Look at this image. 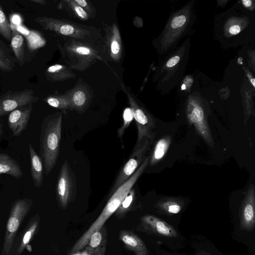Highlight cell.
<instances>
[{"label": "cell", "mask_w": 255, "mask_h": 255, "mask_svg": "<svg viewBox=\"0 0 255 255\" xmlns=\"http://www.w3.org/2000/svg\"><path fill=\"white\" fill-rule=\"evenodd\" d=\"M62 117L58 114L46 117L41 125L39 153L44 166V173L48 176L56 165L59 154L61 139Z\"/></svg>", "instance_id": "1"}, {"label": "cell", "mask_w": 255, "mask_h": 255, "mask_svg": "<svg viewBox=\"0 0 255 255\" xmlns=\"http://www.w3.org/2000/svg\"><path fill=\"white\" fill-rule=\"evenodd\" d=\"M32 205L33 201L29 198L17 199L12 204L6 224L2 255H9L18 229Z\"/></svg>", "instance_id": "2"}, {"label": "cell", "mask_w": 255, "mask_h": 255, "mask_svg": "<svg viewBox=\"0 0 255 255\" xmlns=\"http://www.w3.org/2000/svg\"><path fill=\"white\" fill-rule=\"evenodd\" d=\"M76 180L67 161L63 163L57 178L56 199L60 207L66 209L76 197Z\"/></svg>", "instance_id": "3"}, {"label": "cell", "mask_w": 255, "mask_h": 255, "mask_svg": "<svg viewBox=\"0 0 255 255\" xmlns=\"http://www.w3.org/2000/svg\"><path fill=\"white\" fill-rule=\"evenodd\" d=\"M151 145L147 138L136 142L129 159L122 167L113 185L109 195H111L120 186L127 181L140 166Z\"/></svg>", "instance_id": "4"}, {"label": "cell", "mask_w": 255, "mask_h": 255, "mask_svg": "<svg viewBox=\"0 0 255 255\" xmlns=\"http://www.w3.org/2000/svg\"><path fill=\"white\" fill-rule=\"evenodd\" d=\"M38 99L31 89L8 91L0 96V118L17 108L33 104Z\"/></svg>", "instance_id": "5"}, {"label": "cell", "mask_w": 255, "mask_h": 255, "mask_svg": "<svg viewBox=\"0 0 255 255\" xmlns=\"http://www.w3.org/2000/svg\"><path fill=\"white\" fill-rule=\"evenodd\" d=\"M137 230L148 235L160 237L175 238L177 236V231L173 227L161 219L151 215H144L140 218Z\"/></svg>", "instance_id": "6"}, {"label": "cell", "mask_w": 255, "mask_h": 255, "mask_svg": "<svg viewBox=\"0 0 255 255\" xmlns=\"http://www.w3.org/2000/svg\"><path fill=\"white\" fill-rule=\"evenodd\" d=\"M187 118L190 124L194 126L198 134L210 147H213V136L202 108L195 104L191 105Z\"/></svg>", "instance_id": "7"}, {"label": "cell", "mask_w": 255, "mask_h": 255, "mask_svg": "<svg viewBox=\"0 0 255 255\" xmlns=\"http://www.w3.org/2000/svg\"><path fill=\"white\" fill-rule=\"evenodd\" d=\"M255 226V186L251 184L241 204L240 227L242 230L251 232Z\"/></svg>", "instance_id": "8"}, {"label": "cell", "mask_w": 255, "mask_h": 255, "mask_svg": "<svg viewBox=\"0 0 255 255\" xmlns=\"http://www.w3.org/2000/svg\"><path fill=\"white\" fill-rule=\"evenodd\" d=\"M132 110L133 118L135 120L137 128V139L136 142H140L142 139L147 138L150 144L153 143L155 133L153 131L155 127L154 120L139 107L133 105Z\"/></svg>", "instance_id": "9"}, {"label": "cell", "mask_w": 255, "mask_h": 255, "mask_svg": "<svg viewBox=\"0 0 255 255\" xmlns=\"http://www.w3.org/2000/svg\"><path fill=\"white\" fill-rule=\"evenodd\" d=\"M32 108L33 104H29L17 108L8 114V126L13 136H19L26 129Z\"/></svg>", "instance_id": "10"}, {"label": "cell", "mask_w": 255, "mask_h": 255, "mask_svg": "<svg viewBox=\"0 0 255 255\" xmlns=\"http://www.w3.org/2000/svg\"><path fill=\"white\" fill-rule=\"evenodd\" d=\"M108 242L107 227L103 226L91 236L85 247L87 255H105Z\"/></svg>", "instance_id": "11"}, {"label": "cell", "mask_w": 255, "mask_h": 255, "mask_svg": "<svg viewBox=\"0 0 255 255\" xmlns=\"http://www.w3.org/2000/svg\"><path fill=\"white\" fill-rule=\"evenodd\" d=\"M119 239L125 248L133 252L135 255H149L148 250L143 241L131 231L120 230Z\"/></svg>", "instance_id": "12"}, {"label": "cell", "mask_w": 255, "mask_h": 255, "mask_svg": "<svg viewBox=\"0 0 255 255\" xmlns=\"http://www.w3.org/2000/svg\"><path fill=\"white\" fill-rule=\"evenodd\" d=\"M40 217L38 214L31 218L25 229L19 236L16 248L11 255H20L28 245L32 237L38 230Z\"/></svg>", "instance_id": "13"}, {"label": "cell", "mask_w": 255, "mask_h": 255, "mask_svg": "<svg viewBox=\"0 0 255 255\" xmlns=\"http://www.w3.org/2000/svg\"><path fill=\"white\" fill-rule=\"evenodd\" d=\"M30 159V174L34 186L40 188L43 184L44 166L40 156L35 152L32 145L28 144Z\"/></svg>", "instance_id": "14"}, {"label": "cell", "mask_w": 255, "mask_h": 255, "mask_svg": "<svg viewBox=\"0 0 255 255\" xmlns=\"http://www.w3.org/2000/svg\"><path fill=\"white\" fill-rule=\"evenodd\" d=\"M4 174L20 179L23 172L19 164L5 153H0V175Z\"/></svg>", "instance_id": "15"}, {"label": "cell", "mask_w": 255, "mask_h": 255, "mask_svg": "<svg viewBox=\"0 0 255 255\" xmlns=\"http://www.w3.org/2000/svg\"><path fill=\"white\" fill-rule=\"evenodd\" d=\"M183 201L177 198H162L155 204V208L161 214L172 215L179 213L184 207Z\"/></svg>", "instance_id": "16"}, {"label": "cell", "mask_w": 255, "mask_h": 255, "mask_svg": "<svg viewBox=\"0 0 255 255\" xmlns=\"http://www.w3.org/2000/svg\"><path fill=\"white\" fill-rule=\"evenodd\" d=\"M172 138L169 135H165L160 138L155 143L150 155L149 164L153 166L163 159L171 143Z\"/></svg>", "instance_id": "17"}, {"label": "cell", "mask_w": 255, "mask_h": 255, "mask_svg": "<svg viewBox=\"0 0 255 255\" xmlns=\"http://www.w3.org/2000/svg\"><path fill=\"white\" fill-rule=\"evenodd\" d=\"M12 35L10 45L14 57L19 66L24 64L25 59V42L24 39L21 33L15 28H11Z\"/></svg>", "instance_id": "18"}, {"label": "cell", "mask_w": 255, "mask_h": 255, "mask_svg": "<svg viewBox=\"0 0 255 255\" xmlns=\"http://www.w3.org/2000/svg\"><path fill=\"white\" fill-rule=\"evenodd\" d=\"M17 61L9 48L0 39V71L10 72L14 69Z\"/></svg>", "instance_id": "19"}, {"label": "cell", "mask_w": 255, "mask_h": 255, "mask_svg": "<svg viewBox=\"0 0 255 255\" xmlns=\"http://www.w3.org/2000/svg\"><path fill=\"white\" fill-rule=\"evenodd\" d=\"M135 199V192L134 188H131L124 198L120 206L115 212L116 217L119 219L124 218L127 214L131 211Z\"/></svg>", "instance_id": "20"}, {"label": "cell", "mask_w": 255, "mask_h": 255, "mask_svg": "<svg viewBox=\"0 0 255 255\" xmlns=\"http://www.w3.org/2000/svg\"><path fill=\"white\" fill-rule=\"evenodd\" d=\"M0 34L6 40L10 41L12 29L10 23L0 5Z\"/></svg>", "instance_id": "21"}, {"label": "cell", "mask_w": 255, "mask_h": 255, "mask_svg": "<svg viewBox=\"0 0 255 255\" xmlns=\"http://www.w3.org/2000/svg\"><path fill=\"white\" fill-rule=\"evenodd\" d=\"M123 118V124L117 131L118 136L121 139L122 142L125 131L128 127L133 119V113L132 109L130 108H126L124 111Z\"/></svg>", "instance_id": "22"}, {"label": "cell", "mask_w": 255, "mask_h": 255, "mask_svg": "<svg viewBox=\"0 0 255 255\" xmlns=\"http://www.w3.org/2000/svg\"><path fill=\"white\" fill-rule=\"evenodd\" d=\"M86 101L85 94L81 91L76 92L73 96V101L77 109H81Z\"/></svg>", "instance_id": "23"}, {"label": "cell", "mask_w": 255, "mask_h": 255, "mask_svg": "<svg viewBox=\"0 0 255 255\" xmlns=\"http://www.w3.org/2000/svg\"><path fill=\"white\" fill-rule=\"evenodd\" d=\"M186 21V17L184 15H180L174 17L171 22V26L173 28H178L184 25Z\"/></svg>", "instance_id": "24"}, {"label": "cell", "mask_w": 255, "mask_h": 255, "mask_svg": "<svg viewBox=\"0 0 255 255\" xmlns=\"http://www.w3.org/2000/svg\"><path fill=\"white\" fill-rule=\"evenodd\" d=\"M59 31L63 35H70L73 33L74 29L71 25L65 24L60 27Z\"/></svg>", "instance_id": "25"}, {"label": "cell", "mask_w": 255, "mask_h": 255, "mask_svg": "<svg viewBox=\"0 0 255 255\" xmlns=\"http://www.w3.org/2000/svg\"><path fill=\"white\" fill-rule=\"evenodd\" d=\"M62 68L63 66L60 64L52 65L48 68L46 73L47 74L56 73L62 69Z\"/></svg>", "instance_id": "26"}, {"label": "cell", "mask_w": 255, "mask_h": 255, "mask_svg": "<svg viewBox=\"0 0 255 255\" xmlns=\"http://www.w3.org/2000/svg\"><path fill=\"white\" fill-rule=\"evenodd\" d=\"M180 60V57L178 56H175L170 59L166 63L168 67H172L176 65Z\"/></svg>", "instance_id": "27"}, {"label": "cell", "mask_w": 255, "mask_h": 255, "mask_svg": "<svg viewBox=\"0 0 255 255\" xmlns=\"http://www.w3.org/2000/svg\"><path fill=\"white\" fill-rule=\"evenodd\" d=\"M75 10L77 14L82 18H85L87 16L86 11L80 6H76L75 7Z\"/></svg>", "instance_id": "28"}, {"label": "cell", "mask_w": 255, "mask_h": 255, "mask_svg": "<svg viewBox=\"0 0 255 255\" xmlns=\"http://www.w3.org/2000/svg\"><path fill=\"white\" fill-rule=\"evenodd\" d=\"M120 46L117 41L114 40L111 44V51L113 54H117L120 51Z\"/></svg>", "instance_id": "29"}, {"label": "cell", "mask_w": 255, "mask_h": 255, "mask_svg": "<svg viewBox=\"0 0 255 255\" xmlns=\"http://www.w3.org/2000/svg\"><path fill=\"white\" fill-rule=\"evenodd\" d=\"M77 53L82 55H88L90 53V50L89 48L83 47H79L76 49Z\"/></svg>", "instance_id": "30"}, {"label": "cell", "mask_w": 255, "mask_h": 255, "mask_svg": "<svg viewBox=\"0 0 255 255\" xmlns=\"http://www.w3.org/2000/svg\"><path fill=\"white\" fill-rule=\"evenodd\" d=\"M229 31L232 34H237L240 32V27L239 25H233L231 27Z\"/></svg>", "instance_id": "31"}, {"label": "cell", "mask_w": 255, "mask_h": 255, "mask_svg": "<svg viewBox=\"0 0 255 255\" xmlns=\"http://www.w3.org/2000/svg\"><path fill=\"white\" fill-rule=\"evenodd\" d=\"M75 1L82 7H84L87 5V2L85 0H75Z\"/></svg>", "instance_id": "32"}, {"label": "cell", "mask_w": 255, "mask_h": 255, "mask_svg": "<svg viewBox=\"0 0 255 255\" xmlns=\"http://www.w3.org/2000/svg\"><path fill=\"white\" fill-rule=\"evenodd\" d=\"M174 255L166 254V255ZM195 255H212L207 251H201L198 253H197V254H196Z\"/></svg>", "instance_id": "33"}, {"label": "cell", "mask_w": 255, "mask_h": 255, "mask_svg": "<svg viewBox=\"0 0 255 255\" xmlns=\"http://www.w3.org/2000/svg\"><path fill=\"white\" fill-rule=\"evenodd\" d=\"M30 1L34 3H36L42 5L46 4V2L43 0H30Z\"/></svg>", "instance_id": "34"}, {"label": "cell", "mask_w": 255, "mask_h": 255, "mask_svg": "<svg viewBox=\"0 0 255 255\" xmlns=\"http://www.w3.org/2000/svg\"><path fill=\"white\" fill-rule=\"evenodd\" d=\"M243 4L246 6H250L251 4H252V1L251 0H243Z\"/></svg>", "instance_id": "35"}, {"label": "cell", "mask_w": 255, "mask_h": 255, "mask_svg": "<svg viewBox=\"0 0 255 255\" xmlns=\"http://www.w3.org/2000/svg\"><path fill=\"white\" fill-rule=\"evenodd\" d=\"M2 128H3V123L2 122L0 118V137L2 133V131H3Z\"/></svg>", "instance_id": "36"}, {"label": "cell", "mask_w": 255, "mask_h": 255, "mask_svg": "<svg viewBox=\"0 0 255 255\" xmlns=\"http://www.w3.org/2000/svg\"><path fill=\"white\" fill-rule=\"evenodd\" d=\"M255 80L254 78L251 80V82L252 83L254 87H255Z\"/></svg>", "instance_id": "37"}]
</instances>
